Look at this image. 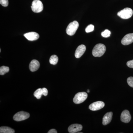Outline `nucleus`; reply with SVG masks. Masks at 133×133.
I'll list each match as a JSON object with an SVG mask.
<instances>
[{"instance_id":"nucleus-1","label":"nucleus","mask_w":133,"mask_h":133,"mask_svg":"<svg viewBox=\"0 0 133 133\" xmlns=\"http://www.w3.org/2000/svg\"><path fill=\"white\" fill-rule=\"evenodd\" d=\"M106 48L105 46L102 44H96L93 49L92 54L95 57H100L104 54Z\"/></svg>"},{"instance_id":"nucleus-2","label":"nucleus","mask_w":133,"mask_h":133,"mask_svg":"<svg viewBox=\"0 0 133 133\" xmlns=\"http://www.w3.org/2000/svg\"><path fill=\"white\" fill-rule=\"evenodd\" d=\"M79 26L78 23L77 21L70 23L66 28V31L67 35L71 36L74 35L78 29Z\"/></svg>"},{"instance_id":"nucleus-3","label":"nucleus","mask_w":133,"mask_h":133,"mask_svg":"<svg viewBox=\"0 0 133 133\" xmlns=\"http://www.w3.org/2000/svg\"><path fill=\"white\" fill-rule=\"evenodd\" d=\"M133 11L130 8H127L117 13L118 16L122 19H128L132 16Z\"/></svg>"},{"instance_id":"nucleus-4","label":"nucleus","mask_w":133,"mask_h":133,"mask_svg":"<svg viewBox=\"0 0 133 133\" xmlns=\"http://www.w3.org/2000/svg\"><path fill=\"white\" fill-rule=\"evenodd\" d=\"M31 8L35 13H40L43 9V5L40 0H34L32 3Z\"/></svg>"},{"instance_id":"nucleus-5","label":"nucleus","mask_w":133,"mask_h":133,"mask_svg":"<svg viewBox=\"0 0 133 133\" xmlns=\"http://www.w3.org/2000/svg\"><path fill=\"white\" fill-rule=\"evenodd\" d=\"M88 94L85 92L77 93L73 98V102L76 104H80L83 103L87 98Z\"/></svg>"},{"instance_id":"nucleus-6","label":"nucleus","mask_w":133,"mask_h":133,"mask_svg":"<svg viewBox=\"0 0 133 133\" xmlns=\"http://www.w3.org/2000/svg\"><path fill=\"white\" fill-rule=\"evenodd\" d=\"M30 114L27 112L21 111L17 113L14 115L13 119L15 121H21L29 118Z\"/></svg>"},{"instance_id":"nucleus-7","label":"nucleus","mask_w":133,"mask_h":133,"mask_svg":"<svg viewBox=\"0 0 133 133\" xmlns=\"http://www.w3.org/2000/svg\"><path fill=\"white\" fill-rule=\"evenodd\" d=\"M105 103L102 101H97L90 105L89 109L92 111H96L102 109L104 107Z\"/></svg>"},{"instance_id":"nucleus-8","label":"nucleus","mask_w":133,"mask_h":133,"mask_svg":"<svg viewBox=\"0 0 133 133\" xmlns=\"http://www.w3.org/2000/svg\"><path fill=\"white\" fill-rule=\"evenodd\" d=\"M131 116L128 110H125L122 112L121 116V120L125 123H129L131 121Z\"/></svg>"},{"instance_id":"nucleus-9","label":"nucleus","mask_w":133,"mask_h":133,"mask_svg":"<svg viewBox=\"0 0 133 133\" xmlns=\"http://www.w3.org/2000/svg\"><path fill=\"white\" fill-rule=\"evenodd\" d=\"M133 42V33H129L126 35L121 41L123 45H128Z\"/></svg>"},{"instance_id":"nucleus-10","label":"nucleus","mask_w":133,"mask_h":133,"mask_svg":"<svg viewBox=\"0 0 133 133\" xmlns=\"http://www.w3.org/2000/svg\"><path fill=\"white\" fill-rule=\"evenodd\" d=\"M83 129L82 125L79 124H74L69 126L68 131L70 133H75L81 131Z\"/></svg>"},{"instance_id":"nucleus-11","label":"nucleus","mask_w":133,"mask_h":133,"mask_svg":"<svg viewBox=\"0 0 133 133\" xmlns=\"http://www.w3.org/2000/svg\"><path fill=\"white\" fill-rule=\"evenodd\" d=\"M86 50L85 45L81 44L77 48L75 51V56L76 58H79L83 56Z\"/></svg>"},{"instance_id":"nucleus-12","label":"nucleus","mask_w":133,"mask_h":133,"mask_svg":"<svg viewBox=\"0 0 133 133\" xmlns=\"http://www.w3.org/2000/svg\"><path fill=\"white\" fill-rule=\"evenodd\" d=\"M24 36L28 41H34L37 40L39 38V35L35 32H30L26 33L24 35Z\"/></svg>"},{"instance_id":"nucleus-13","label":"nucleus","mask_w":133,"mask_h":133,"mask_svg":"<svg viewBox=\"0 0 133 133\" xmlns=\"http://www.w3.org/2000/svg\"><path fill=\"white\" fill-rule=\"evenodd\" d=\"M40 66V64L39 62L36 59H33L30 63V70L31 72L36 71L38 70Z\"/></svg>"},{"instance_id":"nucleus-14","label":"nucleus","mask_w":133,"mask_h":133,"mask_svg":"<svg viewBox=\"0 0 133 133\" xmlns=\"http://www.w3.org/2000/svg\"><path fill=\"white\" fill-rule=\"evenodd\" d=\"M113 113L111 112H108L105 115L102 119V124L106 125L109 124L111 121Z\"/></svg>"},{"instance_id":"nucleus-15","label":"nucleus","mask_w":133,"mask_h":133,"mask_svg":"<svg viewBox=\"0 0 133 133\" xmlns=\"http://www.w3.org/2000/svg\"><path fill=\"white\" fill-rule=\"evenodd\" d=\"M15 131L13 129L7 127H1L0 128L1 133H14Z\"/></svg>"},{"instance_id":"nucleus-16","label":"nucleus","mask_w":133,"mask_h":133,"mask_svg":"<svg viewBox=\"0 0 133 133\" xmlns=\"http://www.w3.org/2000/svg\"><path fill=\"white\" fill-rule=\"evenodd\" d=\"M35 96L37 99H40L43 95V91L42 88H38L34 92L33 94Z\"/></svg>"},{"instance_id":"nucleus-17","label":"nucleus","mask_w":133,"mask_h":133,"mask_svg":"<svg viewBox=\"0 0 133 133\" xmlns=\"http://www.w3.org/2000/svg\"><path fill=\"white\" fill-rule=\"evenodd\" d=\"M58 57L56 55H53L50 57L49 62L50 64L55 65L58 62Z\"/></svg>"},{"instance_id":"nucleus-18","label":"nucleus","mask_w":133,"mask_h":133,"mask_svg":"<svg viewBox=\"0 0 133 133\" xmlns=\"http://www.w3.org/2000/svg\"><path fill=\"white\" fill-rule=\"evenodd\" d=\"M9 71V67L8 66H2L0 67V75H4Z\"/></svg>"},{"instance_id":"nucleus-19","label":"nucleus","mask_w":133,"mask_h":133,"mask_svg":"<svg viewBox=\"0 0 133 133\" xmlns=\"http://www.w3.org/2000/svg\"><path fill=\"white\" fill-rule=\"evenodd\" d=\"M111 31L108 30H105L104 31L101 33V35L103 37L105 38H107V37H109L111 35Z\"/></svg>"},{"instance_id":"nucleus-20","label":"nucleus","mask_w":133,"mask_h":133,"mask_svg":"<svg viewBox=\"0 0 133 133\" xmlns=\"http://www.w3.org/2000/svg\"><path fill=\"white\" fill-rule=\"evenodd\" d=\"M94 26L92 24H91L88 25L85 29V31L86 33H88L92 32L94 30Z\"/></svg>"},{"instance_id":"nucleus-21","label":"nucleus","mask_w":133,"mask_h":133,"mask_svg":"<svg viewBox=\"0 0 133 133\" xmlns=\"http://www.w3.org/2000/svg\"><path fill=\"white\" fill-rule=\"evenodd\" d=\"M127 81L129 85L133 88V77H129L128 78Z\"/></svg>"},{"instance_id":"nucleus-22","label":"nucleus","mask_w":133,"mask_h":133,"mask_svg":"<svg viewBox=\"0 0 133 133\" xmlns=\"http://www.w3.org/2000/svg\"><path fill=\"white\" fill-rule=\"evenodd\" d=\"M0 3L4 7H7L9 4L8 0H0Z\"/></svg>"},{"instance_id":"nucleus-23","label":"nucleus","mask_w":133,"mask_h":133,"mask_svg":"<svg viewBox=\"0 0 133 133\" xmlns=\"http://www.w3.org/2000/svg\"><path fill=\"white\" fill-rule=\"evenodd\" d=\"M127 65L129 68L133 69V59L127 62Z\"/></svg>"},{"instance_id":"nucleus-24","label":"nucleus","mask_w":133,"mask_h":133,"mask_svg":"<svg viewBox=\"0 0 133 133\" xmlns=\"http://www.w3.org/2000/svg\"><path fill=\"white\" fill-rule=\"evenodd\" d=\"M43 91V95L44 96H46L48 95V91L47 88H42Z\"/></svg>"},{"instance_id":"nucleus-25","label":"nucleus","mask_w":133,"mask_h":133,"mask_svg":"<svg viewBox=\"0 0 133 133\" xmlns=\"http://www.w3.org/2000/svg\"><path fill=\"white\" fill-rule=\"evenodd\" d=\"M57 132L56 130L54 129H50V131H49L48 132V133H57Z\"/></svg>"},{"instance_id":"nucleus-26","label":"nucleus","mask_w":133,"mask_h":133,"mask_svg":"<svg viewBox=\"0 0 133 133\" xmlns=\"http://www.w3.org/2000/svg\"><path fill=\"white\" fill-rule=\"evenodd\" d=\"M87 92H90V91L89 90H87Z\"/></svg>"}]
</instances>
